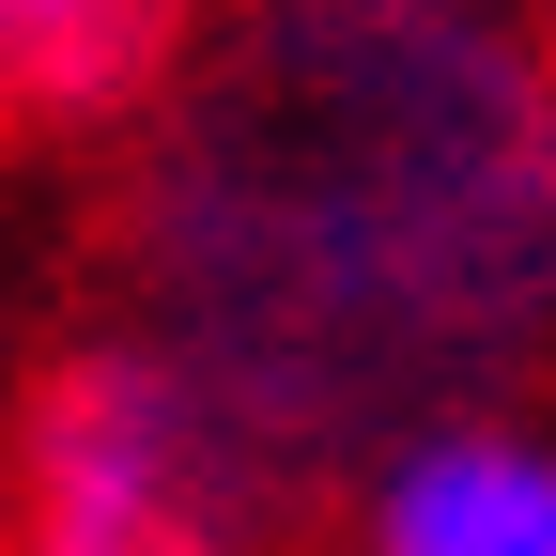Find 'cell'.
<instances>
[{
  "label": "cell",
  "mask_w": 556,
  "mask_h": 556,
  "mask_svg": "<svg viewBox=\"0 0 556 556\" xmlns=\"http://www.w3.org/2000/svg\"><path fill=\"white\" fill-rule=\"evenodd\" d=\"M109 294L294 479H356L448 402L556 387V31L217 0L124 124Z\"/></svg>",
  "instance_id": "cell-1"
},
{
  "label": "cell",
  "mask_w": 556,
  "mask_h": 556,
  "mask_svg": "<svg viewBox=\"0 0 556 556\" xmlns=\"http://www.w3.org/2000/svg\"><path fill=\"white\" fill-rule=\"evenodd\" d=\"M340 495L294 479L155 325H78L0 417V556H294Z\"/></svg>",
  "instance_id": "cell-2"
},
{
  "label": "cell",
  "mask_w": 556,
  "mask_h": 556,
  "mask_svg": "<svg viewBox=\"0 0 556 556\" xmlns=\"http://www.w3.org/2000/svg\"><path fill=\"white\" fill-rule=\"evenodd\" d=\"M356 556H556V417L541 402H448L340 479Z\"/></svg>",
  "instance_id": "cell-3"
},
{
  "label": "cell",
  "mask_w": 556,
  "mask_h": 556,
  "mask_svg": "<svg viewBox=\"0 0 556 556\" xmlns=\"http://www.w3.org/2000/svg\"><path fill=\"white\" fill-rule=\"evenodd\" d=\"M217 0H0V139H124Z\"/></svg>",
  "instance_id": "cell-4"
},
{
  "label": "cell",
  "mask_w": 556,
  "mask_h": 556,
  "mask_svg": "<svg viewBox=\"0 0 556 556\" xmlns=\"http://www.w3.org/2000/svg\"><path fill=\"white\" fill-rule=\"evenodd\" d=\"M263 16H479V0H263Z\"/></svg>",
  "instance_id": "cell-5"
}]
</instances>
